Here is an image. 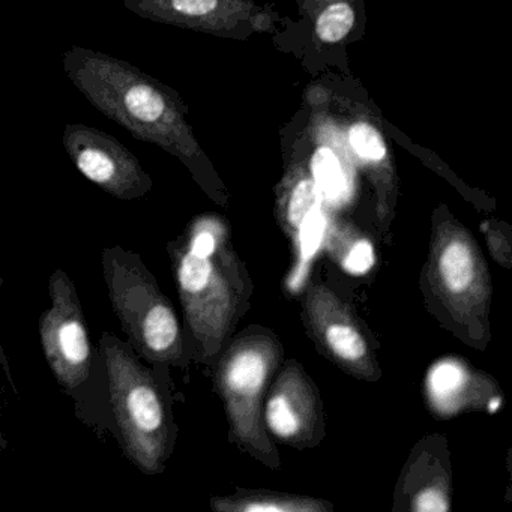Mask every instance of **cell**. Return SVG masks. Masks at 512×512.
Segmentation results:
<instances>
[{"label":"cell","instance_id":"ba28073f","mask_svg":"<svg viewBox=\"0 0 512 512\" xmlns=\"http://www.w3.org/2000/svg\"><path fill=\"white\" fill-rule=\"evenodd\" d=\"M62 145L74 167L109 196L137 200L151 191L152 179L139 158L112 134L85 124H67Z\"/></svg>","mask_w":512,"mask_h":512},{"label":"cell","instance_id":"5bb4252c","mask_svg":"<svg viewBox=\"0 0 512 512\" xmlns=\"http://www.w3.org/2000/svg\"><path fill=\"white\" fill-rule=\"evenodd\" d=\"M311 172L320 193L328 199H338L346 187L343 167L337 155L329 148L317 149L311 160Z\"/></svg>","mask_w":512,"mask_h":512},{"label":"cell","instance_id":"3957f363","mask_svg":"<svg viewBox=\"0 0 512 512\" xmlns=\"http://www.w3.org/2000/svg\"><path fill=\"white\" fill-rule=\"evenodd\" d=\"M101 263L110 304L131 346L148 361L176 364L184 355L178 316L140 257L106 248Z\"/></svg>","mask_w":512,"mask_h":512},{"label":"cell","instance_id":"277c9868","mask_svg":"<svg viewBox=\"0 0 512 512\" xmlns=\"http://www.w3.org/2000/svg\"><path fill=\"white\" fill-rule=\"evenodd\" d=\"M179 298L188 328L206 358L217 355L229 335L242 292L238 262L227 241L202 256L190 248L170 247Z\"/></svg>","mask_w":512,"mask_h":512},{"label":"cell","instance_id":"52a82bcc","mask_svg":"<svg viewBox=\"0 0 512 512\" xmlns=\"http://www.w3.org/2000/svg\"><path fill=\"white\" fill-rule=\"evenodd\" d=\"M49 295L50 307L40 319L41 346L59 385L74 392L91 377L88 325L76 287L62 269L50 277Z\"/></svg>","mask_w":512,"mask_h":512},{"label":"cell","instance_id":"2e32d148","mask_svg":"<svg viewBox=\"0 0 512 512\" xmlns=\"http://www.w3.org/2000/svg\"><path fill=\"white\" fill-rule=\"evenodd\" d=\"M335 248L338 260L344 271L352 275H362L370 271L374 265V250L370 241L364 238H352L349 241L340 242Z\"/></svg>","mask_w":512,"mask_h":512},{"label":"cell","instance_id":"8fae6325","mask_svg":"<svg viewBox=\"0 0 512 512\" xmlns=\"http://www.w3.org/2000/svg\"><path fill=\"white\" fill-rule=\"evenodd\" d=\"M217 511L241 512H307L323 511L325 506L313 499H298L286 496H254L247 499L214 500L212 502Z\"/></svg>","mask_w":512,"mask_h":512},{"label":"cell","instance_id":"30bf717a","mask_svg":"<svg viewBox=\"0 0 512 512\" xmlns=\"http://www.w3.org/2000/svg\"><path fill=\"white\" fill-rule=\"evenodd\" d=\"M320 400L313 383L295 362L278 377L265 403L263 422L281 442L310 445L320 427Z\"/></svg>","mask_w":512,"mask_h":512},{"label":"cell","instance_id":"4fadbf2b","mask_svg":"<svg viewBox=\"0 0 512 512\" xmlns=\"http://www.w3.org/2000/svg\"><path fill=\"white\" fill-rule=\"evenodd\" d=\"M326 221L323 217L322 209L316 208L308 214L304 223L299 227L298 235H296L295 245L298 250V266L296 271L293 272L292 281L290 284L296 286L301 283L304 278L305 271L308 269V263L313 259L316 254L317 248L320 247L323 235H325Z\"/></svg>","mask_w":512,"mask_h":512},{"label":"cell","instance_id":"d6986e66","mask_svg":"<svg viewBox=\"0 0 512 512\" xmlns=\"http://www.w3.org/2000/svg\"><path fill=\"white\" fill-rule=\"evenodd\" d=\"M2 283H4V280H2V278H0V286H2Z\"/></svg>","mask_w":512,"mask_h":512},{"label":"cell","instance_id":"6da1fadb","mask_svg":"<svg viewBox=\"0 0 512 512\" xmlns=\"http://www.w3.org/2000/svg\"><path fill=\"white\" fill-rule=\"evenodd\" d=\"M62 67L74 88L134 139L172 152H187L181 146L178 101L140 68L80 46L64 53Z\"/></svg>","mask_w":512,"mask_h":512},{"label":"cell","instance_id":"9c48e42d","mask_svg":"<svg viewBox=\"0 0 512 512\" xmlns=\"http://www.w3.org/2000/svg\"><path fill=\"white\" fill-rule=\"evenodd\" d=\"M305 313L311 334L343 370L362 379H376L377 364L358 320L329 287L311 284Z\"/></svg>","mask_w":512,"mask_h":512},{"label":"cell","instance_id":"7c38bea8","mask_svg":"<svg viewBox=\"0 0 512 512\" xmlns=\"http://www.w3.org/2000/svg\"><path fill=\"white\" fill-rule=\"evenodd\" d=\"M320 206V191L314 179H302L284 203V227L295 242L299 227L311 211Z\"/></svg>","mask_w":512,"mask_h":512},{"label":"cell","instance_id":"7a4b0ae2","mask_svg":"<svg viewBox=\"0 0 512 512\" xmlns=\"http://www.w3.org/2000/svg\"><path fill=\"white\" fill-rule=\"evenodd\" d=\"M100 350L122 448L145 475H158L169 457L172 428L157 382L133 350L115 335L103 334Z\"/></svg>","mask_w":512,"mask_h":512},{"label":"cell","instance_id":"9a60e30c","mask_svg":"<svg viewBox=\"0 0 512 512\" xmlns=\"http://www.w3.org/2000/svg\"><path fill=\"white\" fill-rule=\"evenodd\" d=\"M355 25V13L344 2L331 5L317 20V35L325 43H338L347 37Z\"/></svg>","mask_w":512,"mask_h":512},{"label":"cell","instance_id":"5b68a950","mask_svg":"<svg viewBox=\"0 0 512 512\" xmlns=\"http://www.w3.org/2000/svg\"><path fill=\"white\" fill-rule=\"evenodd\" d=\"M281 358L278 341L266 332L245 334L218 364L217 383L236 440L251 454L277 467L278 455L263 422V395Z\"/></svg>","mask_w":512,"mask_h":512},{"label":"cell","instance_id":"8992f818","mask_svg":"<svg viewBox=\"0 0 512 512\" xmlns=\"http://www.w3.org/2000/svg\"><path fill=\"white\" fill-rule=\"evenodd\" d=\"M431 283L452 317L478 328L490 305V275L472 236L460 227L436 230Z\"/></svg>","mask_w":512,"mask_h":512},{"label":"cell","instance_id":"ac0fdd59","mask_svg":"<svg viewBox=\"0 0 512 512\" xmlns=\"http://www.w3.org/2000/svg\"><path fill=\"white\" fill-rule=\"evenodd\" d=\"M448 491L440 482L425 485L412 500L413 511L418 512H446L449 511Z\"/></svg>","mask_w":512,"mask_h":512},{"label":"cell","instance_id":"e0dca14e","mask_svg":"<svg viewBox=\"0 0 512 512\" xmlns=\"http://www.w3.org/2000/svg\"><path fill=\"white\" fill-rule=\"evenodd\" d=\"M350 145L353 151L370 163H379L385 158L386 146L376 128L368 124H358L350 130Z\"/></svg>","mask_w":512,"mask_h":512}]
</instances>
